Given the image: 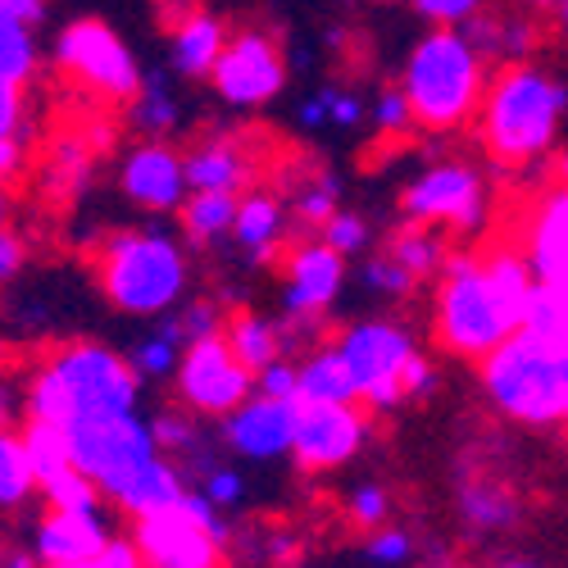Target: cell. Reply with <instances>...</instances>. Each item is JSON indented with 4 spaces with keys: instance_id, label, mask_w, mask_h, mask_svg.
<instances>
[{
    "instance_id": "cell-33",
    "label": "cell",
    "mask_w": 568,
    "mask_h": 568,
    "mask_svg": "<svg viewBox=\"0 0 568 568\" xmlns=\"http://www.w3.org/2000/svg\"><path fill=\"white\" fill-rule=\"evenodd\" d=\"M524 327L537 337H546L550 346L568 351V292H555V287H541L537 282V292L524 310Z\"/></svg>"
},
{
    "instance_id": "cell-38",
    "label": "cell",
    "mask_w": 568,
    "mask_h": 568,
    "mask_svg": "<svg viewBox=\"0 0 568 568\" xmlns=\"http://www.w3.org/2000/svg\"><path fill=\"white\" fill-rule=\"evenodd\" d=\"M45 500H51V509H69V514H91V509H101L105 491L87 478V473H64L60 483L45 487Z\"/></svg>"
},
{
    "instance_id": "cell-42",
    "label": "cell",
    "mask_w": 568,
    "mask_h": 568,
    "mask_svg": "<svg viewBox=\"0 0 568 568\" xmlns=\"http://www.w3.org/2000/svg\"><path fill=\"white\" fill-rule=\"evenodd\" d=\"M173 323H178V333H182V342L192 346V342H205V337H219L223 333V310L214 305V301H182V310L173 314Z\"/></svg>"
},
{
    "instance_id": "cell-2",
    "label": "cell",
    "mask_w": 568,
    "mask_h": 568,
    "mask_svg": "<svg viewBox=\"0 0 568 568\" xmlns=\"http://www.w3.org/2000/svg\"><path fill=\"white\" fill-rule=\"evenodd\" d=\"M141 400V377L128 364V355L101 346V342H69L32 373L28 383V418L60 423L91 414H123Z\"/></svg>"
},
{
    "instance_id": "cell-13",
    "label": "cell",
    "mask_w": 568,
    "mask_h": 568,
    "mask_svg": "<svg viewBox=\"0 0 568 568\" xmlns=\"http://www.w3.org/2000/svg\"><path fill=\"white\" fill-rule=\"evenodd\" d=\"M219 101L232 105V110H255V105H268L282 87H287V60H282L277 41L268 32H236L227 37L223 55L210 73Z\"/></svg>"
},
{
    "instance_id": "cell-17",
    "label": "cell",
    "mask_w": 568,
    "mask_h": 568,
    "mask_svg": "<svg viewBox=\"0 0 568 568\" xmlns=\"http://www.w3.org/2000/svg\"><path fill=\"white\" fill-rule=\"evenodd\" d=\"M296 437V400H273V396H251L246 405H236L223 418V442L232 455H242L251 464H268L292 455Z\"/></svg>"
},
{
    "instance_id": "cell-3",
    "label": "cell",
    "mask_w": 568,
    "mask_h": 568,
    "mask_svg": "<svg viewBox=\"0 0 568 568\" xmlns=\"http://www.w3.org/2000/svg\"><path fill=\"white\" fill-rule=\"evenodd\" d=\"M568 110V87L546 73L541 64H505L491 82L478 110L483 146L500 164H532L541 160L564 123Z\"/></svg>"
},
{
    "instance_id": "cell-8",
    "label": "cell",
    "mask_w": 568,
    "mask_h": 568,
    "mask_svg": "<svg viewBox=\"0 0 568 568\" xmlns=\"http://www.w3.org/2000/svg\"><path fill=\"white\" fill-rule=\"evenodd\" d=\"M132 541L146 568H223L232 524L201 491H186L173 509L136 518Z\"/></svg>"
},
{
    "instance_id": "cell-49",
    "label": "cell",
    "mask_w": 568,
    "mask_h": 568,
    "mask_svg": "<svg viewBox=\"0 0 568 568\" xmlns=\"http://www.w3.org/2000/svg\"><path fill=\"white\" fill-rule=\"evenodd\" d=\"M400 387H405V400H428L437 387H442V373H437V364L428 359V355H414L409 364H405V377H400Z\"/></svg>"
},
{
    "instance_id": "cell-51",
    "label": "cell",
    "mask_w": 568,
    "mask_h": 568,
    "mask_svg": "<svg viewBox=\"0 0 568 568\" xmlns=\"http://www.w3.org/2000/svg\"><path fill=\"white\" fill-rule=\"evenodd\" d=\"M64 568H146V564H141L136 541H128V537H110L101 555H91V559H82V564H64Z\"/></svg>"
},
{
    "instance_id": "cell-62",
    "label": "cell",
    "mask_w": 568,
    "mask_h": 568,
    "mask_svg": "<svg viewBox=\"0 0 568 568\" xmlns=\"http://www.w3.org/2000/svg\"><path fill=\"white\" fill-rule=\"evenodd\" d=\"M555 14H559V28H564V32H568V0H564V6H559V10H555Z\"/></svg>"
},
{
    "instance_id": "cell-5",
    "label": "cell",
    "mask_w": 568,
    "mask_h": 568,
    "mask_svg": "<svg viewBox=\"0 0 568 568\" xmlns=\"http://www.w3.org/2000/svg\"><path fill=\"white\" fill-rule=\"evenodd\" d=\"M97 277L114 310L132 318H164L186 301V251L178 236L155 227L114 232L97 251Z\"/></svg>"
},
{
    "instance_id": "cell-43",
    "label": "cell",
    "mask_w": 568,
    "mask_h": 568,
    "mask_svg": "<svg viewBox=\"0 0 568 568\" xmlns=\"http://www.w3.org/2000/svg\"><path fill=\"white\" fill-rule=\"evenodd\" d=\"M368 114H373V123H377V132H383V136H405V132L414 128V110H409V101H405L400 87L377 91V101H373Z\"/></svg>"
},
{
    "instance_id": "cell-64",
    "label": "cell",
    "mask_w": 568,
    "mask_h": 568,
    "mask_svg": "<svg viewBox=\"0 0 568 568\" xmlns=\"http://www.w3.org/2000/svg\"><path fill=\"white\" fill-rule=\"evenodd\" d=\"M0 351H6V342H0Z\"/></svg>"
},
{
    "instance_id": "cell-12",
    "label": "cell",
    "mask_w": 568,
    "mask_h": 568,
    "mask_svg": "<svg viewBox=\"0 0 568 568\" xmlns=\"http://www.w3.org/2000/svg\"><path fill=\"white\" fill-rule=\"evenodd\" d=\"M173 383H178V400L186 409L210 414V418H227L236 405H246L255 396V373L232 355L223 333L186 346Z\"/></svg>"
},
{
    "instance_id": "cell-29",
    "label": "cell",
    "mask_w": 568,
    "mask_h": 568,
    "mask_svg": "<svg viewBox=\"0 0 568 568\" xmlns=\"http://www.w3.org/2000/svg\"><path fill=\"white\" fill-rule=\"evenodd\" d=\"M182 351H186V342H182V333H178V323H173V318H164L151 337H141V342L132 346L128 364L136 368L141 383H146V377H151V383H164V377H173V373H178Z\"/></svg>"
},
{
    "instance_id": "cell-60",
    "label": "cell",
    "mask_w": 568,
    "mask_h": 568,
    "mask_svg": "<svg viewBox=\"0 0 568 568\" xmlns=\"http://www.w3.org/2000/svg\"><path fill=\"white\" fill-rule=\"evenodd\" d=\"M496 568H541V564H528V559H505V564H496Z\"/></svg>"
},
{
    "instance_id": "cell-46",
    "label": "cell",
    "mask_w": 568,
    "mask_h": 568,
    "mask_svg": "<svg viewBox=\"0 0 568 568\" xmlns=\"http://www.w3.org/2000/svg\"><path fill=\"white\" fill-rule=\"evenodd\" d=\"M87 173H91V155H87L82 141L78 136L55 141V151H51V178L64 182V186H78V182H87Z\"/></svg>"
},
{
    "instance_id": "cell-34",
    "label": "cell",
    "mask_w": 568,
    "mask_h": 568,
    "mask_svg": "<svg viewBox=\"0 0 568 568\" xmlns=\"http://www.w3.org/2000/svg\"><path fill=\"white\" fill-rule=\"evenodd\" d=\"M132 123L146 132V136H164L178 128V101H173V91L164 82H146L136 91V101H132Z\"/></svg>"
},
{
    "instance_id": "cell-57",
    "label": "cell",
    "mask_w": 568,
    "mask_h": 568,
    "mask_svg": "<svg viewBox=\"0 0 568 568\" xmlns=\"http://www.w3.org/2000/svg\"><path fill=\"white\" fill-rule=\"evenodd\" d=\"M19 405L28 409V396H19L10 383H0V428H10V414H19Z\"/></svg>"
},
{
    "instance_id": "cell-14",
    "label": "cell",
    "mask_w": 568,
    "mask_h": 568,
    "mask_svg": "<svg viewBox=\"0 0 568 568\" xmlns=\"http://www.w3.org/2000/svg\"><path fill=\"white\" fill-rule=\"evenodd\" d=\"M368 442V418L359 405H301L296 400V437L292 459L310 473L351 464Z\"/></svg>"
},
{
    "instance_id": "cell-53",
    "label": "cell",
    "mask_w": 568,
    "mask_h": 568,
    "mask_svg": "<svg viewBox=\"0 0 568 568\" xmlns=\"http://www.w3.org/2000/svg\"><path fill=\"white\" fill-rule=\"evenodd\" d=\"M19 273H23V242L14 227H0V287H10Z\"/></svg>"
},
{
    "instance_id": "cell-61",
    "label": "cell",
    "mask_w": 568,
    "mask_h": 568,
    "mask_svg": "<svg viewBox=\"0 0 568 568\" xmlns=\"http://www.w3.org/2000/svg\"><path fill=\"white\" fill-rule=\"evenodd\" d=\"M528 6H537V10H559L564 0H528Z\"/></svg>"
},
{
    "instance_id": "cell-36",
    "label": "cell",
    "mask_w": 568,
    "mask_h": 568,
    "mask_svg": "<svg viewBox=\"0 0 568 568\" xmlns=\"http://www.w3.org/2000/svg\"><path fill=\"white\" fill-rule=\"evenodd\" d=\"M151 428H155V442H160V450L164 455H173V459H210L205 455V446H201V433H196V423L186 418V414H178V409H164V414H155L151 418Z\"/></svg>"
},
{
    "instance_id": "cell-9",
    "label": "cell",
    "mask_w": 568,
    "mask_h": 568,
    "mask_svg": "<svg viewBox=\"0 0 568 568\" xmlns=\"http://www.w3.org/2000/svg\"><path fill=\"white\" fill-rule=\"evenodd\" d=\"M342 364L351 368V383L368 409H396L405 400V364L418 355L409 327L396 318H359L333 342Z\"/></svg>"
},
{
    "instance_id": "cell-31",
    "label": "cell",
    "mask_w": 568,
    "mask_h": 568,
    "mask_svg": "<svg viewBox=\"0 0 568 568\" xmlns=\"http://www.w3.org/2000/svg\"><path fill=\"white\" fill-rule=\"evenodd\" d=\"M37 60H41V51H37L32 23H23V19L0 10V73L23 87L37 73Z\"/></svg>"
},
{
    "instance_id": "cell-19",
    "label": "cell",
    "mask_w": 568,
    "mask_h": 568,
    "mask_svg": "<svg viewBox=\"0 0 568 568\" xmlns=\"http://www.w3.org/2000/svg\"><path fill=\"white\" fill-rule=\"evenodd\" d=\"M110 537L114 532H110L105 509H91V514L55 509V514H45L41 524H37L32 550L41 559V568H64V564H82L91 555H101Z\"/></svg>"
},
{
    "instance_id": "cell-63",
    "label": "cell",
    "mask_w": 568,
    "mask_h": 568,
    "mask_svg": "<svg viewBox=\"0 0 568 568\" xmlns=\"http://www.w3.org/2000/svg\"><path fill=\"white\" fill-rule=\"evenodd\" d=\"M559 182H568V151L559 155Z\"/></svg>"
},
{
    "instance_id": "cell-15",
    "label": "cell",
    "mask_w": 568,
    "mask_h": 568,
    "mask_svg": "<svg viewBox=\"0 0 568 568\" xmlns=\"http://www.w3.org/2000/svg\"><path fill=\"white\" fill-rule=\"evenodd\" d=\"M342 287H346V255H337L333 246L323 242V236L292 246V255H287V287H282V310H287V318L296 327H305L323 310H333Z\"/></svg>"
},
{
    "instance_id": "cell-28",
    "label": "cell",
    "mask_w": 568,
    "mask_h": 568,
    "mask_svg": "<svg viewBox=\"0 0 568 568\" xmlns=\"http://www.w3.org/2000/svg\"><path fill=\"white\" fill-rule=\"evenodd\" d=\"M459 514L473 532H505L518 524V505L496 483H464L459 487Z\"/></svg>"
},
{
    "instance_id": "cell-50",
    "label": "cell",
    "mask_w": 568,
    "mask_h": 568,
    "mask_svg": "<svg viewBox=\"0 0 568 568\" xmlns=\"http://www.w3.org/2000/svg\"><path fill=\"white\" fill-rule=\"evenodd\" d=\"M327 97V128H359L368 105L355 97V91H342V87H323Z\"/></svg>"
},
{
    "instance_id": "cell-41",
    "label": "cell",
    "mask_w": 568,
    "mask_h": 568,
    "mask_svg": "<svg viewBox=\"0 0 568 568\" xmlns=\"http://www.w3.org/2000/svg\"><path fill=\"white\" fill-rule=\"evenodd\" d=\"M214 509H236L242 505V496H246V478L236 468H227V464H205L201 468V487H196Z\"/></svg>"
},
{
    "instance_id": "cell-16",
    "label": "cell",
    "mask_w": 568,
    "mask_h": 568,
    "mask_svg": "<svg viewBox=\"0 0 568 568\" xmlns=\"http://www.w3.org/2000/svg\"><path fill=\"white\" fill-rule=\"evenodd\" d=\"M119 186L123 196L146 210V214H173L186 205V196H192V186H186V164L173 146H164V141L146 136L141 146L123 160L119 169Z\"/></svg>"
},
{
    "instance_id": "cell-7",
    "label": "cell",
    "mask_w": 568,
    "mask_h": 568,
    "mask_svg": "<svg viewBox=\"0 0 568 568\" xmlns=\"http://www.w3.org/2000/svg\"><path fill=\"white\" fill-rule=\"evenodd\" d=\"M64 437L73 450V468L87 473V478L105 491V500H114L141 468L164 455L155 442L151 418H141L136 409L73 418L64 428Z\"/></svg>"
},
{
    "instance_id": "cell-47",
    "label": "cell",
    "mask_w": 568,
    "mask_h": 568,
    "mask_svg": "<svg viewBox=\"0 0 568 568\" xmlns=\"http://www.w3.org/2000/svg\"><path fill=\"white\" fill-rule=\"evenodd\" d=\"M487 0H414V10L433 28H464L473 14H483Z\"/></svg>"
},
{
    "instance_id": "cell-52",
    "label": "cell",
    "mask_w": 568,
    "mask_h": 568,
    "mask_svg": "<svg viewBox=\"0 0 568 568\" xmlns=\"http://www.w3.org/2000/svg\"><path fill=\"white\" fill-rule=\"evenodd\" d=\"M19 82H10L6 73H0V141L19 136V123H23V97H19Z\"/></svg>"
},
{
    "instance_id": "cell-18",
    "label": "cell",
    "mask_w": 568,
    "mask_h": 568,
    "mask_svg": "<svg viewBox=\"0 0 568 568\" xmlns=\"http://www.w3.org/2000/svg\"><path fill=\"white\" fill-rule=\"evenodd\" d=\"M524 255L541 287L568 292V182L550 186L532 205L528 227H524Z\"/></svg>"
},
{
    "instance_id": "cell-45",
    "label": "cell",
    "mask_w": 568,
    "mask_h": 568,
    "mask_svg": "<svg viewBox=\"0 0 568 568\" xmlns=\"http://www.w3.org/2000/svg\"><path fill=\"white\" fill-rule=\"evenodd\" d=\"M537 45V32L532 23L524 19H496V45H491V55H500L505 64H524V55Z\"/></svg>"
},
{
    "instance_id": "cell-54",
    "label": "cell",
    "mask_w": 568,
    "mask_h": 568,
    "mask_svg": "<svg viewBox=\"0 0 568 568\" xmlns=\"http://www.w3.org/2000/svg\"><path fill=\"white\" fill-rule=\"evenodd\" d=\"M0 10L37 28V23H41V14H45V0H0Z\"/></svg>"
},
{
    "instance_id": "cell-56",
    "label": "cell",
    "mask_w": 568,
    "mask_h": 568,
    "mask_svg": "<svg viewBox=\"0 0 568 568\" xmlns=\"http://www.w3.org/2000/svg\"><path fill=\"white\" fill-rule=\"evenodd\" d=\"M301 123L305 128H327V97L323 91H314V97L301 105Z\"/></svg>"
},
{
    "instance_id": "cell-59",
    "label": "cell",
    "mask_w": 568,
    "mask_h": 568,
    "mask_svg": "<svg viewBox=\"0 0 568 568\" xmlns=\"http://www.w3.org/2000/svg\"><path fill=\"white\" fill-rule=\"evenodd\" d=\"M10 210H14V205H10V196H6V192H0V227H6V219H10Z\"/></svg>"
},
{
    "instance_id": "cell-32",
    "label": "cell",
    "mask_w": 568,
    "mask_h": 568,
    "mask_svg": "<svg viewBox=\"0 0 568 568\" xmlns=\"http://www.w3.org/2000/svg\"><path fill=\"white\" fill-rule=\"evenodd\" d=\"M37 478L23 450V437H14L10 428H0V509H14L32 496Z\"/></svg>"
},
{
    "instance_id": "cell-39",
    "label": "cell",
    "mask_w": 568,
    "mask_h": 568,
    "mask_svg": "<svg viewBox=\"0 0 568 568\" xmlns=\"http://www.w3.org/2000/svg\"><path fill=\"white\" fill-rule=\"evenodd\" d=\"M318 236L327 246H333L337 255H364L368 242H373V232H368V219L364 214H351V210H337L333 219H327L318 227Z\"/></svg>"
},
{
    "instance_id": "cell-58",
    "label": "cell",
    "mask_w": 568,
    "mask_h": 568,
    "mask_svg": "<svg viewBox=\"0 0 568 568\" xmlns=\"http://www.w3.org/2000/svg\"><path fill=\"white\" fill-rule=\"evenodd\" d=\"M0 568H41V559H37V550H10L0 559Z\"/></svg>"
},
{
    "instance_id": "cell-40",
    "label": "cell",
    "mask_w": 568,
    "mask_h": 568,
    "mask_svg": "<svg viewBox=\"0 0 568 568\" xmlns=\"http://www.w3.org/2000/svg\"><path fill=\"white\" fill-rule=\"evenodd\" d=\"M346 514H351V524L364 528V532L387 528V518H392V496H387V487L359 483V487L346 496Z\"/></svg>"
},
{
    "instance_id": "cell-11",
    "label": "cell",
    "mask_w": 568,
    "mask_h": 568,
    "mask_svg": "<svg viewBox=\"0 0 568 568\" xmlns=\"http://www.w3.org/2000/svg\"><path fill=\"white\" fill-rule=\"evenodd\" d=\"M400 214L409 223H428V227L478 232L491 214V196H487V182L478 169L446 160V164H433L405 182Z\"/></svg>"
},
{
    "instance_id": "cell-30",
    "label": "cell",
    "mask_w": 568,
    "mask_h": 568,
    "mask_svg": "<svg viewBox=\"0 0 568 568\" xmlns=\"http://www.w3.org/2000/svg\"><path fill=\"white\" fill-rule=\"evenodd\" d=\"M387 255H396L418 282L423 277H437L442 273V264H446V242H442V232L437 227H428V223H405L396 236H392V251Z\"/></svg>"
},
{
    "instance_id": "cell-22",
    "label": "cell",
    "mask_w": 568,
    "mask_h": 568,
    "mask_svg": "<svg viewBox=\"0 0 568 568\" xmlns=\"http://www.w3.org/2000/svg\"><path fill=\"white\" fill-rule=\"evenodd\" d=\"M287 232V205L268 192H246L242 205H236V223H232V236L236 246L246 251V260H268Z\"/></svg>"
},
{
    "instance_id": "cell-6",
    "label": "cell",
    "mask_w": 568,
    "mask_h": 568,
    "mask_svg": "<svg viewBox=\"0 0 568 568\" xmlns=\"http://www.w3.org/2000/svg\"><path fill=\"white\" fill-rule=\"evenodd\" d=\"M483 392L505 418L528 428L568 423V351L518 327L483 359Z\"/></svg>"
},
{
    "instance_id": "cell-37",
    "label": "cell",
    "mask_w": 568,
    "mask_h": 568,
    "mask_svg": "<svg viewBox=\"0 0 568 568\" xmlns=\"http://www.w3.org/2000/svg\"><path fill=\"white\" fill-rule=\"evenodd\" d=\"M359 282H364V292H377V296H409V292L418 287V277H414L396 255H373V260H364Z\"/></svg>"
},
{
    "instance_id": "cell-10",
    "label": "cell",
    "mask_w": 568,
    "mask_h": 568,
    "mask_svg": "<svg viewBox=\"0 0 568 568\" xmlns=\"http://www.w3.org/2000/svg\"><path fill=\"white\" fill-rule=\"evenodd\" d=\"M55 64L105 101H136V91L146 87L141 82V64L132 55V45L101 19L69 23L55 37Z\"/></svg>"
},
{
    "instance_id": "cell-24",
    "label": "cell",
    "mask_w": 568,
    "mask_h": 568,
    "mask_svg": "<svg viewBox=\"0 0 568 568\" xmlns=\"http://www.w3.org/2000/svg\"><path fill=\"white\" fill-rule=\"evenodd\" d=\"M301 373V405H355L359 392L351 383V368L333 346H318L305 359H296Z\"/></svg>"
},
{
    "instance_id": "cell-25",
    "label": "cell",
    "mask_w": 568,
    "mask_h": 568,
    "mask_svg": "<svg viewBox=\"0 0 568 568\" xmlns=\"http://www.w3.org/2000/svg\"><path fill=\"white\" fill-rule=\"evenodd\" d=\"M223 337H227L232 355L242 359L251 373L277 364L282 351H287V333H282V327L273 318H264V314H236V318H227Z\"/></svg>"
},
{
    "instance_id": "cell-26",
    "label": "cell",
    "mask_w": 568,
    "mask_h": 568,
    "mask_svg": "<svg viewBox=\"0 0 568 568\" xmlns=\"http://www.w3.org/2000/svg\"><path fill=\"white\" fill-rule=\"evenodd\" d=\"M236 205H242L236 192H192L186 205L178 210L182 214V232L192 236L196 246H214V242H223V236H232Z\"/></svg>"
},
{
    "instance_id": "cell-20",
    "label": "cell",
    "mask_w": 568,
    "mask_h": 568,
    "mask_svg": "<svg viewBox=\"0 0 568 568\" xmlns=\"http://www.w3.org/2000/svg\"><path fill=\"white\" fill-rule=\"evenodd\" d=\"M223 45H227L223 19H214L210 10H192L173 28V64L182 78H210Z\"/></svg>"
},
{
    "instance_id": "cell-48",
    "label": "cell",
    "mask_w": 568,
    "mask_h": 568,
    "mask_svg": "<svg viewBox=\"0 0 568 568\" xmlns=\"http://www.w3.org/2000/svg\"><path fill=\"white\" fill-rule=\"evenodd\" d=\"M255 392L260 396H273V400H301V373L292 359H277L268 368L255 373Z\"/></svg>"
},
{
    "instance_id": "cell-27",
    "label": "cell",
    "mask_w": 568,
    "mask_h": 568,
    "mask_svg": "<svg viewBox=\"0 0 568 568\" xmlns=\"http://www.w3.org/2000/svg\"><path fill=\"white\" fill-rule=\"evenodd\" d=\"M19 437H23V450H28V464H32V478H37L41 491L51 487V483H60L64 473H73V450H69V437H64L60 423L28 418V428H23Z\"/></svg>"
},
{
    "instance_id": "cell-44",
    "label": "cell",
    "mask_w": 568,
    "mask_h": 568,
    "mask_svg": "<svg viewBox=\"0 0 568 568\" xmlns=\"http://www.w3.org/2000/svg\"><path fill=\"white\" fill-rule=\"evenodd\" d=\"M364 550H368V559L377 568H400V564L414 559V537L405 528H377V532H368Z\"/></svg>"
},
{
    "instance_id": "cell-4",
    "label": "cell",
    "mask_w": 568,
    "mask_h": 568,
    "mask_svg": "<svg viewBox=\"0 0 568 568\" xmlns=\"http://www.w3.org/2000/svg\"><path fill=\"white\" fill-rule=\"evenodd\" d=\"M400 91L414 123L428 132H450L483 110L487 97V55L459 28H433L414 41L400 69Z\"/></svg>"
},
{
    "instance_id": "cell-1",
    "label": "cell",
    "mask_w": 568,
    "mask_h": 568,
    "mask_svg": "<svg viewBox=\"0 0 568 568\" xmlns=\"http://www.w3.org/2000/svg\"><path fill=\"white\" fill-rule=\"evenodd\" d=\"M537 292V273L524 251H455L437 273L433 323L442 351L459 359H487L524 327V310Z\"/></svg>"
},
{
    "instance_id": "cell-35",
    "label": "cell",
    "mask_w": 568,
    "mask_h": 568,
    "mask_svg": "<svg viewBox=\"0 0 568 568\" xmlns=\"http://www.w3.org/2000/svg\"><path fill=\"white\" fill-rule=\"evenodd\" d=\"M342 210V182L333 173H318L310 178L305 186H296V201H292V214L310 227H323L327 219H333Z\"/></svg>"
},
{
    "instance_id": "cell-55",
    "label": "cell",
    "mask_w": 568,
    "mask_h": 568,
    "mask_svg": "<svg viewBox=\"0 0 568 568\" xmlns=\"http://www.w3.org/2000/svg\"><path fill=\"white\" fill-rule=\"evenodd\" d=\"M19 164H23V146H19V136L0 141V182H10V178L19 173Z\"/></svg>"
},
{
    "instance_id": "cell-21",
    "label": "cell",
    "mask_w": 568,
    "mask_h": 568,
    "mask_svg": "<svg viewBox=\"0 0 568 568\" xmlns=\"http://www.w3.org/2000/svg\"><path fill=\"white\" fill-rule=\"evenodd\" d=\"M186 164V186L192 192H236L251 182V160L242 155L236 141H205L192 155H182Z\"/></svg>"
},
{
    "instance_id": "cell-23",
    "label": "cell",
    "mask_w": 568,
    "mask_h": 568,
    "mask_svg": "<svg viewBox=\"0 0 568 568\" xmlns=\"http://www.w3.org/2000/svg\"><path fill=\"white\" fill-rule=\"evenodd\" d=\"M186 491L182 483V468H178V459H169V455H160L155 464H146L136 473V478L110 500V505H119L123 514H132V518H146V514H160V509H173Z\"/></svg>"
}]
</instances>
